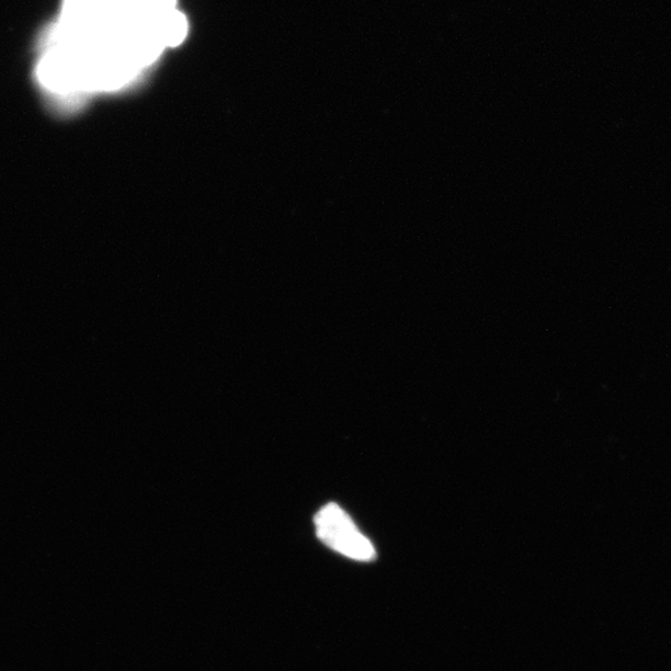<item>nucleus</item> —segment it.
Here are the masks:
<instances>
[{
    "mask_svg": "<svg viewBox=\"0 0 671 671\" xmlns=\"http://www.w3.org/2000/svg\"><path fill=\"white\" fill-rule=\"evenodd\" d=\"M152 24L162 45L168 46V48L180 46L190 31L189 19L177 9L152 18Z\"/></svg>",
    "mask_w": 671,
    "mask_h": 671,
    "instance_id": "nucleus-2",
    "label": "nucleus"
},
{
    "mask_svg": "<svg viewBox=\"0 0 671 671\" xmlns=\"http://www.w3.org/2000/svg\"><path fill=\"white\" fill-rule=\"evenodd\" d=\"M315 526L317 536L336 553L356 561H371L376 557L371 541L360 533L352 519L336 503H329L317 512Z\"/></svg>",
    "mask_w": 671,
    "mask_h": 671,
    "instance_id": "nucleus-1",
    "label": "nucleus"
},
{
    "mask_svg": "<svg viewBox=\"0 0 671 671\" xmlns=\"http://www.w3.org/2000/svg\"><path fill=\"white\" fill-rule=\"evenodd\" d=\"M126 2L130 5L139 7V8L145 5V0H126Z\"/></svg>",
    "mask_w": 671,
    "mask_h": 671,
    "instance_id": "nucleus-4",
    "label": "nucleus"
},
{
    "mask_svg": "<svg viewBox=\"0 0 671 671\" xmlns=\"http://www.w3.org/2000/svg\"><path fill=\"white\" fill-rule=\"evenodd\" d=\"M177 0H145V12L151 16L162 15L174 11Z\"/></svg>",
    "mask_w": 671,
    "mask_h": 671,
    "instance_id": "nucleus-3",
    "label": "nucleus"
}]
</instances>
